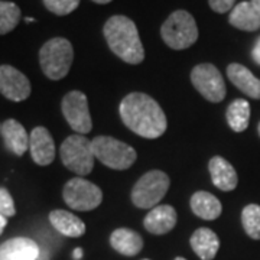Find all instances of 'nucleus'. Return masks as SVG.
I'll list each match as a JSON object with an SVG mask.
<instances>
[{"label":"nucleus","instance_id":"obj_34","mask_svg":"<svg viewBox=\"0 0 260 260\" xmlns=\"http://www.w3.org/2000/svg\"><path fill=\"white\" fill-rule=\"evenodd\" d=\"M175 260H186V259H184V257H177Z\"/></svg>","mask_w":260,"mask_h":260},{"label":"nucleus","instance_id":"obj_31","mask_svg":"<svg viewBox=\"0 0 260 260\" xmlns=\"http://www.w3.org/2000/svg\"><path fill=\"white\" fill-rule=\"evenodd\" d=\"M81 256H83V249H75V250H74V259L75 260L81 259Z\"/></svg>","mask_w":260,"mask_h":260},{"label":"nucleus","instance_id":"obj_15","mask_svg":"<svg viewBox=\"0 0 260 260\" xmlns=\"http://www.w3.org/2000/svg\"><path fill=\"white\" fill-rule=\"evenodd\" d=\"M2 138L5 140L6 148L12 153L22 156L29 149V136L25 127L18 120L9 119L2 124Z\"/></svg>","mask_w":260,"mask_h":260},{"label":"nucleus","instance_id":"obj_4","mask_svg":"<svg viewBox=\"0 0 260 260\" xmlns=\"http://www.w3.org/2000/svg\"><path fill=\"white\" fill-rule=\"evenodd\" d=\"M160 37L172 49H186L198 39V26L194 16L186 10H175L164 22Z\"/></svg>","mask_w":260,"mask_h":260},{"label":"nucleus","instance_id":"obj_18","mask_svg":"<svg viewBox=\"0 0 260 260\" xmlns=\"http://www.w3.org/2000/svg\"><path fill=\"white\" fill-rule=\"evenodd\" d=\"M189 243L195 254L201 260H213L220 249V240L217 234L205 227L195 230Z\"/></svg>","mask_w":260,"mask_h":260},{"label":"nucleus","instance_id":"obj_7","mask_svg":"<svg viewBox=\"0 0 260 260\" xmlns=\"http://www.w3.org/2000/svg\"><path fill=\"white\" fill-rule=\"evenodd\" d=\"M169 177L162 171L146 172L132 189V203L138 208H155L169 189Z\"/></svg>","mask_w":260,"mask_h":260},{"label":"nucleus","instance_id":"obj_10","mask_svg":"<svg viewBox=\"0 0 260 260\" xmlns=\"http://www.w3.org/2000/svg\"><path fill=\"white\" fill-rule=\"evenodd\" d=\"M61 110L67 123L77 133L85 135L93 129L88 100L87 95L81 91H70L68 94H65L61 103Z\"/></svg>","mask_w":260,"mask_h":260},{"label":"nucleus","instance_id":"obj_30","mask_svg":"<svg viewBox=\"0 0 260 260\" xmlns=\"http://www.w3.org/2000/svg\"><path fill=\"white\" fill-rule=\"evenodd\" d=\"M6 224H8V220H6V217H3V215L0 214V234L3 233L5 227H6Z\"/></svg>","mask_w":260,"mask_h":260},{"label":"nucleus","instance_id":"obj_5","mask_svg":"<svg viewBox=\"0 0 260 260\" xmlns=\"http://www.w3.org/2000/svg\"><path fill=\"white\" fill-rule=\"evenodd\" d=\"M59 156L67 169L77 175H88L94 167L93 142L83 135L68 136L59 149Z\"/></svg>","mask_w":260,"mask_h":260},{"label":"nucleus","instance_id":"obj_29","mask_svg":"<svg viewBox=\"0 0 260 260\" xmlns=\"http://www.w3.org/2000/svg\"><path fill=\"white\" fill-rule=\"evenodd\" d=\"M253 59H254L256 64L260 65V38L256 41L254 48H253Z\"/></svg>","mask_w":260,"mask_h":260},{"label":"nucleus","instance_id":"obj_19","mask_svg":"<svg viewBox=\"0 0 260 260\" xmlns=\"http://www.w3.org/2000/svg\"><path fill=\"white\" fill-rule=\"evenodd\" d=\"M110 244L123 256H136L143 249V239L139 233L130 229H117L110 236Z\"/></svg>","mask_w":260,"mask_h":260},{"label":"nucleus","instance_id":"obj_25","mask_svg":"<svg viewBox=\"0 0 260 260\" xmlns=\"http://www.w3.org/2000/svg\"><path fill=\"white\" fill-rule=\"evenodd\" d=\"M242 224L247 236L260 240V205H246L242 211Z\"/></svg>","mask_w":260,"mask_h":260},{"label":"nucleus","instance_id":"obj_6","mask_svg":"<svg viewBox=\"0 0 260 260\" xmlns=\"http://www.w3.org/2000/svg\"><path fill=\"white\" fill-rule=\"evenodd\" d=\"M91 142H93L94 156L103 165L116 171L129 169L138 158L136 150L132 146L110 136H97Z\"/></svg>","mask_w":260,"mask_h":260},{"label":"nucleus","instance_id":"obj_13","mask_svg":"<svg viewBox=\"0 0 260 260\" xmlns=\"http://www.w3.org/2000/svg\"><path fill=\"white\" fill-rule=\"evenodd\" d=\"M39 246L28 237H15L0 244V260H38Z\"/></svg>","mask_w":260,"mask_h":260},{"label":"nucleus","instance_id":"obj_23","mask_svg":"<svg viewBox=\"0 0 260 260\" xmlns=\"http://www.w3.org/2000/svg\"><path fill=\"white\" fill-rule=\"evenodd\" d=\"M227 123L234 132L240 133L249 127V121H250V104L246 102L244 99H237L229 106L227 113Z\"/></svg>","mask_w":260,"mask_h":260},{"label":"nucleus","instance_id":"obj_37","mask_svg":"<svg viewBox=\"0 0 260 260\" xmlns=\"http://www.w3.org/2000/svg\"><path fill=\"white\" fill-rule=\"evenodd\" d=\"M143 260H149V259H143Z\"/></svg>","mask_w":260,"mask_h":260},{"label":"nucleus","instance_id":"obj_33","mask_svg":"<svg viewBox=\"0 0 260 260\" xmlns=\"http://www.w3.org/2000/svg\"><path fill=\"white\" fill-rule=\"evenodd\" d=\"M94 3H99V5H107V3H110L112 0H93Z\"/></svg>","mask_w":260,"mask_h":260},{"label":"nucleus","instance_id":"obj_8","mask_svg":"<svg viewBox=\"0 0 260 260\" xmlns=\"http://www.w3.org/2000/svg\"><path fill=\"white\" fill-rule=\"evenodd\" d=\"M62 197L65 204L77 211H91L103 201L102 189L81 177L73 178L65 184Z\"/></svg>","mask_w":260,"mask_h":260},{"label":"nucleus","instance_id":"obj_11","mask_svg":"<svg viewBox=\"0 0 260 260\" xmlns=\"http://www.w3.org/2000/svg\"><path fill=\"white\" fill-rule=\"evenodd\" d=\"M0 93L10 102H23L30 95L28 77L12 65H0Z\"/></svg>","mask_w":260,"mask_h":260},{"label":"nucleus","instance_id":"obj_32","mask_svg":"<svg viewBox=\"0 0 260 260\" xmlns=\"http://www.w3.org/2000/svg\"><path fill=\"white\" fill-rule=\"evenodd\" d=\"M250 3L254 6V9L260 13V0H250Z\"/></svg>","mask_w":260,"mask_h":260},{"label":"nucleus","instance_id":"obj_2","mask_svg":"<svg viewBox=\"0 0 260 260\" xmlns=\"http://www.w3.org/2000/svg\"><path fill=\"white\" fill-rule=\"evenodd\" d=\"M104 37L113 51L124 62L140 64L145 59V49L135 22L123 15L112 16L104 25Z\"/></svg>","mask_w":260,"mask_h":260},{"label":"nucleus","instance_id":"obj_28","mask_svg":"<svg viewBox=\"0 0 260 260\" xmlns=\"http://www.w3.org/2000/svg\"><path fill=\"white\" fill-rule=\"evenodd\" d=\"M210 8L217 12V13H225L229 10L233 9L236 0H208Z\"/></svg>","mask_w":260,"mask_h":260},{"label":"nucleus","instance_id":"obj_20","mask_svg":"<svg viewBox=\"0 0 260 260\" xmlns=\"http://www.w3.org/2000/svg\"><path fill=\"white\" fill-rule=\"evenodd\" d=\"M49 223L52 224V227L56 232L64 234L67 237H81L85 233V224L83 220L65 210L51 211Z\"/></svg>","mask_w":260,"mask_h":260},{"label":"nucleus","instance_id":"obj_1","mask_svg":"<svg viewBox=\"0 0 260 260\" xmlns=\"http://www.w3.org/2000/svg\"><path fill=\"white\" fill-rule=\"evenodd\" d=\"M120 117L124 126L146 139H156L168 127L167 116L156 100L145 93H132L120 103Z\"/></svg>","mask_w":260,"mask_h":260},{"label":"nucleus","instance_id":"obj_24","mask_svg":"<svg viewBox=\"0 0 260 260\" xmlns=\"http://www.w3.org/2000/svg\"><path fill=\"white\" fill-rule=\"evenodd\" d=\"M20 9L12 2L0 0V35H6L18 26Z\"/></svg>","mask_w":260,"mask_h":260},{"label":"nucleus","instance_id":"obj_22","mask_svg":"<svg viewBox=\"0 0 260 260\" xmlns=\"http://www.w3.org/2000/svg\"><path fill=\"white\" fill-rule=\"evenodd\" d=\"M229 22L240 30L254 32L260 29V13L250 2H242L233 8Z\"/></svg>","mask_w":260,"mask_h":260},{"label":"nucleus","instance_id":"obj_9","mask_svg":"<svg viewBox=\"0 0 260 260\" xmlns=\"http://www.w3.org/2000/svg\"><path fill=\"white\" fill-rule=\"evenodd\" d=\"M191 81L195 90L211 103L223 102L225 97V84L223 75L213 64H200L191 71Z\"/></svg>","mask_w":260,"mask_h":260},{"label":"nucleus","instance_id":"obj_26","mask_svg":"<svg viewBox=\"0 0 260 260\" xmlns=\"http://www.w3.org/2000/svg\"><path fill=\"white\" fill-rule=\"evenodd\" d=\"M44 5L56 16H65L78 8L80 0H44Z\"/></svg>","mask_w":260,"mask_h":260},{"label":"nucleus","instance_id":"obj_35","mask_svg":"<svg viewBox=\"0 0 260 260\" xmlns=\"http://www.w3.org/2000/svg\"><path fill=\"white\" fill-rule=\"evenodd\" d=\"M257 132H259V136H260V123H259V126H257Z\"/></svg>","mask_w":260,"mask_h":260},{"label":"nucleus","instance_id":"obj_16","mask_svg":"<svg viewBox=\"0 0 260 260\" xmlns=\"http://www.w3.org/2000/svg\"><path fill=\"white\" fill-rule=\"evenodd\" d=\"M208 169H210L213 184L218 189L233 191L237 186V182H239L237 172L229 160H225L221 156H214L208 164Z\"/></svg>","mask_w":260,"mask_h":260},{"label":"nucleus","instance_id":"obj_36","mask_svg":"<svg viewBox=\"0 0 260 260\" xmlns=\"http://www.w3.org/2000/svg\"><path fill=\"white\" fill-rule=\"evenodd\" d=\"M0 129H2V124H0Z\"/></svg>","mask_w":260,"mask_h":260},{"label":"nucleus","instance_id":"obj_14","mask_svg":"<svg viewBox=\"0 0 260 260\" xmlns=\"http://www.w3.org/2000/svg\"><path fill=\"white\" fill-rule=\"evenodd\" d=\"M177 211L171 205H158L152 208L145 217L143 225L152 234H167L177 225Z\"/></svg>","mask_w":260,"mask_h":260},{"label":"nucleus","instance_id":"obj_21","mask_svg":"<svg viewBox=\"0 0 260 260\" xmlns=\"http://www.w3.org/2000/svg\"><path fill=\"white\" fill-rule=\"evenodd\" d=\"M191 210L192 213L203 220H215L221 215L223 205L215 195L207 191H198L191 197Z\"/></svg>","mask_w":260,"mask_h":260},{"label":"nucleus","instance_id":"obj_12","mask_svg":"<svg viewBox=\"0 0 260 260\" xmlns=\"http://www.w3.org/2000/svg\"><path fill=\"white\" fill-rule=\"evenodd\" d=\"M29 150L34 162L41 167H48L55 159V143L48 129L38 126L29 136Z\"/></svg>","mask_w":260,"mask_h":260},{"label":"nucleus","instance_id":"obj_3","mask_svg":"<svg viewBox=\"0 0 260 260\" xmlns=\"http://www.w3.org/2000/svg\"><path fill=\"white\" fill-rule=\"evenodd\" d=\"M74 59V48L65 38H52L39 51V64L49 80H62Z\"/></svg>","mask_w":260,"mask_h":260},{"label":"nucleus","instance_id":"obj_17","mask_svg":"<svg viewBox=\"0 0 260 260\" xmlns=\"http://www.w3.org/2000/svg\"><path fill=\"white\" fill-rule=\"evenodd\" d=\"M227 77L240 91L260 100V80L251 74L250 70L240 64H230L227 67Z\"/></svg>","mask_w":260,"mask_h":260},{"label":"nucleus","instance_id":"obj_27","mask_svg":"<svg viewBox=\"0 0 260 260\" xmlns=\"http://www.w3.org/2000/svg\"><path fill=\"white\" fill-rule=\"evenodd\" d=\"M0 214L3 217H6V218L13 217L16 214L13 198H12L9 191L6 188H3V186H0Z\"/></svg>","mask_w":260,"mask_h":260}]
</instances>
